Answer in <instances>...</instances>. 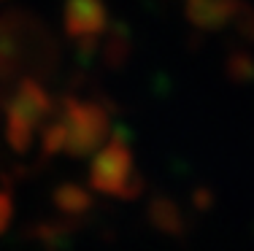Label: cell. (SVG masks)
<instances>
[{"mask_svg": "<svg viewBox=\"0 0 254 251\" xmlns=\"http://www.w3.org/2000/svg\"><path fill=\"white\" fill-rule=\"evenodd\" d=\"M54 119L63 127V154L84 159L106 141L111 130V113L98 100H78L73 95L60 100Z\"/></svg>", "mask_w": 254, "mask_h": 251, "instance_id": "cell-1", "label": "cell"}, {"mask_svg": "<svg viewBox=\"0 0 254 251\" xmlns=\"http://www.w3.org/2000/svg\"><path fill=\"white\" fill-rule=\"evenodd\" d=\"M89 187L103 195L122 197V200H135L143 192V176L135 167V157H132L125 130H117L106 146L92 157Z\"/></svg>", "mask_w": 254, "mask_h": 251, "instance_id": "cell-2", "label": "cell"}, {"mask_svg": "<svg viewBox=\"0 0 254 251\" xmlns=\"http://www.w3.org/2000/svg\"><path fill=\"white\" fill-rule=\"evenodd\" d=\"M57 103L46 87L35 79H22L5 105V141L16 154H25L33 146V138L41 127L52 119Z\"/></svg>", "mask_w": 254, "mask_h": 251, "instance_id": "cell-3", "label": "cell"}, {"mask_svg": "<svg viewBox=\"0 0 254 251\" xmlns=\"http://www.w3.org/2000/svg\"><path fill=\"white\" fill-rule=\"evenodd\" d=\"M184 14L192 27L205 30V33H216V30L238 22L244 33L254 35V14L241 0H187Z\"/></svg>", "mask_w": 254, "mask_h": 251, "instance_id": "cell-4", "label": "cell"}, {"mask_svg": "<svg viewBox=\"0 0 254 251\" xmlns=\"http://www.w3.org/2000/svg\"><path fill=\"white\" fill-rule=\"evenodd\" d=\"M63 25L68 38L78 44H98L108 25V8L103 0H65Z\"/></svg>", "mask_w": 254, "mask_h": 251, "instance_id": "cell-5", "label": "cell"}, {"mask_svg": "<svg viewBox=\"0 0 254 251\" xmlns=\"http://www.w3.org/2000/svg\"><path fill=\"white\" fill-rule=\"evenodd\" d=\"M54 205L68 216H81L92 208V195L78 184H60L54 189Z\"/></svg>", "mask_w": 254, "mask_h": 251, "instance_id": "cell-6", "label": "cell"}, {"mask_svg": "<svg viewBox=\"0 0 254 251\" xmlns=\"http://www.w3.org/2000/svg\"><path fill=\"white\" fill-rule=\"evenodd\" d=\"M149 216H152L154 227H160L162 232H171V235H181L184 232V216H181L179 205L168 197H157L149 208Z\"/></svg>", "mask_w": 254, "mask_h": 251, "instance_id": "cell-7", "label": "cell"}, {"mask_svg": "<svg viewBox=\"0 0 254 251\" xmlns=\"http://www.w3.org/2000/svg\"><path fill=\"white\" fill-rule=\"evenodd\" d=\"M19 57H22V44H19V38H16L14 27L0 22V70L8 73V70L19 62Z\"/></svg>", "mask_w": 254, "mask_h": 251, "instance_id": "cell-8", "label": "cell"}, {"mask_svg": "<svg viewBox=\"0 0 254 251\" xmlns=\"http://www.w3.org/2000/svg\"><path fill=\"white\" fill-rule=\"evenodd\" d=\"M127 51H130V46H127V30L125 27H114L111 35H108V44H106V59H108V65H114V68H117L119 62H125Z\"/></svg>", "mask_w": 254, "mask_h": 251, "instance_id": "cell-9", "label": "cell"}, {"mask_svg": "<svg viewBox=\"0 0 254 251\" xmlns=\"http://www.w3.org/2000/svg\"><path fill=\"white\" fill-rule=\"evenodd\" d=\"M227 70H230L233 76H238V79H249V76H252V62H249V57H246V54H235L233 59H230Z\"/></svg>", "mask_w": 254, "mask_h": 251, "instance_id": "cell-10", "label": "cell"}, {"mask_svg": "<svg viewBox=\"0 0 254 251\" xmlns=\"http://www.w3.org/2000/svg\"><path fill=\"white\" fill-rule=\"evenodd\" d=\"M11 216H14V202H11L8 192H0V232L11 224Z\"/></svg>", "mask_w": 254, "mask_h": 251, "instance_id": "cell-11", "label": "cell"}]
</instances>
